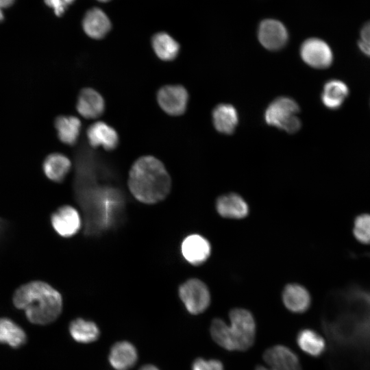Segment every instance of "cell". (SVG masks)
<instances>
[{"label": "cell", "instance_id": "6da1fadb", "mask_svg": "<svg viewBox=\"0 0 370 370\" xmlns=\"http://www.w3.org/2000/svg\"><path fill=\"white\" fill-rule=\"evenodd\" d=\"M12 302L16 308L24 311L31 323L38 325L53 322L62 309L61 294L47 282L38 280L18 287Z\"/></svg>", "mask_w": 370, "mask_h": 370}, {"label": "cell", "instance_id": "7a4b0ae2", "mask_svg": "<svg viewBox=\"0 0 370 370\" xmlns=\"http://www.w3.org/2000/svg\"><path fill=\"white\" fill-rule=\"evenodd\" d=\"M171 177L165 166L153 156L138 158L132 166L128 186L133 196L144 204H156L166 197L171 190Z\"/></svg>", "mask_w": 370, "mask_h": 370}, {"label": "cell", "instance_id": "3957f363", "mask_svg": "<svg viewBox=\"0 0 370 370\" xmlns=\"http://www.w3.org/2000/svg\"><path fill=\"white\" fill-rule=\"evenodd\" d=\"M230 324L215 318L210 324V333L213 341L227 351L244 352L251 348L256 339V323L248 310L235 308L229 312Z\"/></svg>", "mask_w": 370, "mask_h": 370}, {"label": "cell", "instance_id": "277c9868", "mask_svg": "<svg viewBox=\"0 0 370 370\" xmlns=\"http://www.w3.org/2000/svg\"><path fill=\"white\" fill-rule=\"evenodd\" d=\"M299 111L295 101L290 97H280L268 106L264 119L267 124L293 134L301 127V121L296 116Z\"/></svg>", "mask_w": 370, "mask_h": 370}, {"label": "cell", "instance_id": "5b68a950", "mask_svg": "<svg viewBox=\"0 0 370 370\" xmlns=\"http://www.w3.org/2000/svg\"><path fill=\"white\" fill-rule=\"evenodd\" d=\"M180 297L188 312L192 314L204 312L210 306V293L206 284L197 278H191L179 288Z\"/></svg>", "mask_w": 370, "mask_h": 370}, {"label": "cell", "instance_id": "8992f818", "mask_svg": "<svg viewBox=\"0 0 370 370\" xmlns=\"http://www.w3.org/2000/svg\"><path fill=\"white\" fill-rule=\"evenodd\" d=\"M263 360L270 367L259 365L255 370H302L298 356L283 345H276L266 349Z\"/></svg>", "mask_w": 370, "mask_h": 370}, {"label": "cell", "instance_id": "52a82bcc", "mask_svg": "<svg viewBox=\"0 0 370 370\" xmlns=\"http://www.w3.org/2000/svg\"><path fill=\"white\" fill-rule=\"evenodd\" d=\"M303 60L315 69H325L330 66L333 60L329 45L319 38H310L304 41L301 47Z\"/></svg>", "mask_w": 370, "mask_h": 370}, {"label": "cell", "instance_id": "ba28073f", "mask_svg": "<svg viewBox=\"0 0 370 370\" xmlns=\"http://www.w3.org/2000/svg\"><path fill=\"white\" fill-rule=\"evenodd\" d=\"M187 90L180 85H167L158 92L157 99L161 108L170 115L183 114L188 103Z\"/></svg>", "mask_w": 370, "mask_h": 370}, {"label": "cell", "instance_id": "9c48e42d", "mask_svg": "<svg viewBox=\"0 0 370 370\" xmlns=\"http://www.w3.org/2000/svg\"><path fill=\"white\" fill-rule=\"evenodd\" d=\"M51 224L55 232L63 238L74 236L81 227V219L77 210L71 206L59 207L51 215Z\"/></svg>", "mask_w": 370, "mask_h": 370}, {"label": "cell", "instance_id": "30bf717a", "mask_svg": "<svg viewBox=\"0 0 370 370\" xmlns=\"http://www.w3.org/2000/svg\"><path fill=\"white\" fill-rule=\"evenodd\" d=\"M258 39L266 49L278 50L286 43L288 33L284 25L280 21L267 19L260 25Z\"/></svg>", "mask_w": 370, "mask_h": 370}, {"label": "cell", "instance_id": "8fae6325", "mask_svg": "<svg viewBox=\"0 0 370 370\" xmlns=\"http://www.w3.org/2000/svg\"><path fill=\"white\" fill-rule=\"evenodd\" d=\"M185 260L193 265H200L206 262L211 252L209 241L204 236L193 234L186 236L181 246Z\"/></svg>", "mask_w": 370, "mask_h": 370}, {"label": "cell", "instance_id": "7c38bea8", "mask_svg": "<svg viewBox=\"0 0 370 370\" xmlns=\"http://www.w3.org/2000/svg\"><path fill=\"white\" fill-rule=\"evenodd\" d=\"M282 299L287 310L297 314L305 312L311 304V297L308 291L297 283L288 284L284 288Z\"/></svg>", "mask_w": 370, "mask_h": 370}, {"label": "cell", "instance_id": "4fadbf2b", "mask_svg": "<svg viewBox=\"0 0 370 370\" xmlns=\"http://www.w3.org/2000/svg\"><path fill=\"white\" fill-rule=\"evenodd\" d=\"M112 24L107 14L99 8H92L84 14L82 27L89 37L103 38L111 29Z\"/></svg>", "mask_w": 370, "mask_h": 370}, {"label": "cell", "instance_id": "5bb4252c", "mask_svg": "<svg viewBox=\"0 0 370 370\" xmlns=\"http://www.w3.org/2000/svg\"><path fill=\"white\" fill-rule=\"evenodd\" d=\"M216 210L222 217L232 219L245 218L249 213L247 203L236 193L220 196L216 201Z\"/></svg>", "mask_w": 370, "mask_h": 370}, {"label": "cell", "instance_id": "9a60e30c", "mask_svg": "<svg viewBox=\"0 0 370 370\" xmlns=\"http://www.w3.org/2000/svg\"><path fill=\"white\" fill-rule=\"evenodd\" d=\"M87 137L92 147L101 146L106 150L115 149L119 143L116 130L102 121L96 122L88 128Z\"/></svg>", "mask_w": 370, "mask_h": 370}, {"label": "cell", "instance_id": "2e32d148", "mask_svg": "<svg viewBox=\"0 0 370 370\" xmlns=\"http://www.w3.org/2000/svg\"><path fill=\"white\" fill-rule=\"evenodd\" d=\"M104 108V100L97 91L90 88L81 90L77 98V110L83 117L97 118L102 114Z\"/></svg>", "mask_w": 370, "mask_h": 370}, {"label": "cell", "instance_id": "e0dca14e", "mask_svg": "<svg viewBox=\"0 0 370 370\" xmlns=\"http://www.w3.org/2000/svg\"><path fill=\"white\" fill-rule=\"evenodd\" d=\"M108 359L112 367L116 370H129L135 365L138 354L132 343L120 341L111 347Z\"/></svg>", "mask_w": 370, "mask_h": 370}, {"label": "cell", "instance_id": "ac0fdd59", "mask_svg": "<svg viewBox=\"0 0 370 370\" xmlns=\"http://www.w3.org/2000/svg\"><path fill=\"white\" fill-rule=\"evenodd\" d=\"M71 166V161L66 156L60 153H53L45 159L42 169L49 180L60 183L69 173Z\"/></svg>", "mask_w": 370, "mask_h": 370}, {"label": "cell", "instance_id": "d6986e66", "mask_svg": "<svg viewBox=\"0 0 370 370\" xmlns=\"http://www.w3.org/2000/svg\"><path fill=\"white\" fill-rule=\"evenodd\" d=\"M214 126L221 133L231 134L238 121L236 109L230 104H219L212 112Z\"/></svg>", "mask_w": 370, "mask_h": 370}, {"label": "cell", "instance_id": "ffe728a7", "mask_svg": "<svg viewBox=\"0 0 370 370\" xmlns=\"http://www.w3.org/2000/svg\"><path fill=\"white\" fill-rule=\"evenodd\" d=\"M296 342L301 350L313 357L319 356L325 349L323 338L309 328H304L298 332Z\"/></svg>", "mask_w": 370, "mask_h": 370}, {"label": "cell", "instance_id": "44dd1931", "mask_svg": "<svg viewBox=\"0 0 370 370\" xmlns=\"http://www.w3.org/2000/svg\"><path fill=\"white\" fill-rule=\"evenodd\" d=\"M55 127L60 140L64 144L73 145L79 135L81 121L75 116L62 115L56 119Z\"/></svg>", "mask_w": 370, "mask_h": 370}, {"label": "cell", "instance_id": "7402d4cb", "mask_svg": "<svg viewBox=\"0 0 370 370\" xmlns=\"http://www.w3.org/2000/svg\"><path fill=\"white\" fill-rule=\"evenodd\" d=\"M151 45L157 56L165 61L175 59L180 51L179 43L164 32H158L153 36Z\"/></svg>", "mask_w": 370, "mask_h": 370}, {"label": "cell", "instance_id": "603a6c76", "mask_svg": "<svg viewBox=\"0 0 370 370\" xmlns=\"http://www.w3.org/2000/svg\"><path fill=\"white\" fill-rule=\"evenodd\" d=\"M348 88L342 81H328L323 87L321 95L323 103L328 108H339L348 95Z\"/></svg>", "mask_w": 370, "mask_h": 370}, {"label": "cell", "instance_id": "cb8c5ba5", "mask_svg": "<svg viewBox=\"0 0 370 370\" xmlns=\"http://www.w3.org/2000/svg\"><path fill=\"white\" fill-rule=\"evenodd\" d=\"M71 337L77 342L89 343L95 341L99 336V330L92 321L82 318L75 319L69 325Z\"/></svg>", "mask_w": 370, "mask_h": 370}, {"label": "cell", "instance_id": "d4e9b609", "mask_svg": "<svg viewBox=\"0 0 370 370\" xmlns=\"http://www.w3.org/2000/svg\"><path fill=\"white\" fill-rule=\"evenodd\" d=\"M26 341L25 331L12 320L0 318V343L17 348Z\"/></svg>", "mask_w": 370, "mask_h": 370}, {"label": "cell", "instance_id": "484cf974", "mask_svg": "<svg viewBox=\"0 0 370 370\" xmlns=\"http://www.w3.org/2000/svg\"><path fill=\"white\" fill-rule=\"evenodd\" d=\"M353 232L360 242L370 243V214H361L356 219Z\"/></svg>", "mask_w": 370, "mask_h": 370}, {"label": "cell", "instance_id": "4316f807", "mask_svg": "<svg viewBox=\"0 0 370 370\" xmlns=\"http://www.w3.org/2000/svg\"><path fill=\"white\" fill-rule=\"evenodd\" d=\"M192 370H225V369L223 362L219 360L198 358L193 361Z\"/></svg>", "mask_w": 370, "mask_h": 370}, {"label": "cell", "instance_id": "83f0119b", "mask_svg": "<svg viewBox=\"0 0 370 370\" xmlns=\"http://www.w3.org/2000/svg\"><path fill=\"white\" fill-rule=\"evenodd\" d=\"M44 2L48 7L53 10L55 14L58 17L64 14L68 7V5L63 0H44Z\"/></svg>", "mask_w": 370, "mask_h": 370}, {"label": "cell", "instance_id": "f1b7e54d", "mask_svg": "<svg viewBox=\"0 0 370 370\" xmlns=\"http://www.w3.org/2000/svg\"><path fill=\"white\" fill-rule=\"evenodd\" d=\"M360 40L370 44V21H368L362 26L360 31Z\"/></svg>", "mask_w": 370, "mask_h": 370}, {"label": "cell", "instance_id": "f546056e", "mask_svg": "<svg viewBox=\"0 0 370 370\" xmlns=\"http://www.w3.org/2000/svg\"><path fill=\"white\" fill-rule=\"evenodd\" d=\"M358 45L360 51L367 56L370 57V44L360 40Z\"/></svg>", "mask_w": 370, "mask_h": 370}, {"label": "cell", "instance_id": "4dcf8cb0", "mask_svg": "<svg viewBox=\"0 0 370 370\" xmlns=\"http://www.w3.org/2000/svg\"><path fill=\"white\" fill-rule=\"evenodd\" d=\"M15 0H0V8H7L12 6Z\"/></svg>", "mask_w": 370, "mask_h": 370}, {"label": "cell", "instance_id": "1f68e13d", "mask_svg": "<svg viewBox=\"0 0 370 370\" xmlns=\"http://www.w3.org/2000/svg\"><path fill=\"white\" fill-rule=\"evenodd\" d=\"M139 370H160L156 366L152 365H146L139 369Z\"/></svg>", "mask_w": 370, "mask_h": 370}, {"label": "cell", "instance_id": "d6a6232c", "mask_svg": "<svg viewBox=\"0 0 370 370\" xmlns=\"http://www.w3.org/2000/svg\"><path fill=\"white\" fill-rule=\"evenodd\" d=\"M68 5L74 3L76 0H63Z\"/></svg>", "mask_w": 370, "mask_h": 370}, {"label": "cell", "instance_id": "836d02e7", "mask_svg": "<svg viewBox=\"0 0 370 370\" xmlns=\"http://www.w3.org/2000/svg\"><path fill=\"white\" fill-rule=\"evenodd\" d=\"M4 20V16L2 11L0 9V23Z\"/></svg>", "mask_w": 370, "mask_h": 370}, {"label": "cell", "instance_id": "e575fe53", "mask_svg": "<svg viewBox=\"0 0 370 370\" xmlns=\"http://www.w3.org/2000/svg\"><path fill=\"white\" fill-rule=\"evenodd\" d=\"M97 1H99L100 2L106 3V2L110 1V0H97Z\"/></svg>", "mask_w": 370, "mask_h": 370}]
</instances>
